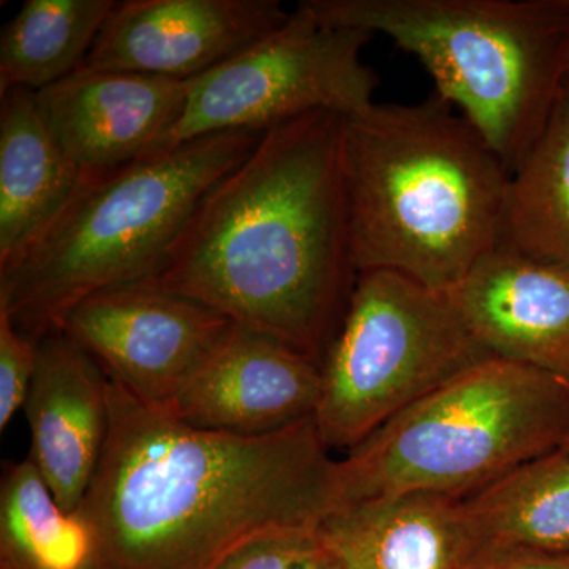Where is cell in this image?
Here are the masks:
<instances>
[{"label":"cell","mask_w":569,"mask_h":569,"mask_svg":"<svg viewBox=\"0 0 569 569\" xmlns=\"http://www.w3.org/2000/svg\"><path fill=\"white\" fill-rule=\"evenodd\" d=\"M342 508L316 417L269 436L183 425L110 380V426L77 515L91 569H208L239 542Z\"/></svg>","instance_id":"1"},{"label":"cell","mask_w":569,"mask_h":569,"mask_svg":"<svg viewBox=\"0 0 569 569\" xmlns=\"http://www.w3.org/2000/svg\"><path fill=\"white\" fill-rule=\"evenodd\" d=\"M342 114L271 127L206 194L156 287L323 362L358 269L342 170Z\"/></svg>","instance_id":"2"},{"label":"cell","mask_w":569,"mask_h":569,"mask_svg":"<svg viewBox=\"0 0 569 569\" xmlns=\"http://www.w3.org/2000/svg\"><path fill=\"white\" fill-rule=\"evenodd\" d=\"M340 149L358 274L449 291L501 246L511 173L437 92L343 116Z\"/></svg>","instance_id":"3"},{"label":"cell","mask_w":569,"mask_h":569,"mask_svg":"<svg viewBox=\"0 0 569 569\" xmlns=\"http://www.w3.org/2000/svg\"><path fill=\"white\" fill-rule=\"evenodd\" d=\"M264 132L206 134L84 179L54 227L0 271V313L39 342L88 296L159 276L206 194Z\"/></svg>","instance_id":"4"},{"label":"cell","mask_w":569,"mask_h":569,"mask_svg":"<svg viewBox=\"0 0 569 569\" xmlns=\"http://www.w3.org/2000/svg\"><path fill=\"white\" fill-rule=\"evenodd\" d=\"M321 21L383 33L429 71L509 173L569 78V0H306Z\"/></svg>","instance_id":"5"},{"label":"cell","mask_w":569,"mask_h":569,"mask_svg":"<svg viewBox=\"0 0 569 569\" xmlns=\"http://www.w3.org/2000/svg\"><path fill=\"white\" fill-rule=\"evenodd\" d=\"M568 438L569 385L489 358L347 451L339 460L342 508L411 493L462 498Z\"/></svg>","instance_id":"6"},{"label":"cell","mask_w":569,"mask_h":569,"mask_svg":"<svg viewBox=\"0 0 569 569\" xmlns=\"http://www.w3.org/2000/svg\"><path fill=\"white\" fill-rule=\"evenodd\" d=\"M489 358L448 291L397 272H361L321 362L318 433L329 449L350 451Z\"/></svg>","instance_id":"7"},{"label":"cell","mask_w":569,"mask_h":569,"mask_svg":"<svg viewBox=\"0 0 569 569\" xmlns=\"http://www.w3.org/2000/svg\"><path fill=\"white\" fill-rule=\"evenodd\" d=\"M370 33L339 28L299 3L276 31L186 81V108L156 153L206 134L264 130L316 111L350 116L373 104L378 77L362 62Z\"/></svg>","instance_id":"8"},{"label":"cell","mask_w":569,"mask_h":569,"mask_svg":"<svg viewBox=\"0 0 569 569\" xmlns=\"http://www.w3.org/2000/svg\"><path fill=\"white\" fill-rule=\"evenodd\" d=\"M234 325L198 299L141 282L88 296L61 329L138 402L171 415Z\"/></svg>","instance_id":"9"},{"label":"cell","mask_w":569,"mask_h":569,"mask_svg":"<svg viewBox=\"0 0 569 569\" xmlns=\"http://www.w3.org/2000/svg\"><path fill=\"white\" fill-rule=\"evenodd\" d=\"M288 17L277 0H126L116 3L81 67L190 81Z\"/></svg>","instance_id":"10"},{"label":"cell","mask_w":569,"mask_h":569,"mask_svg":"<svg viewBox=\"0 0 569 569\" xmlns=\"http://www.w3.org/2000/svg\"><path fill=\"white\" fill-rule=\"evenodd\" d=\"M41 121L86 179L152 156L186 108V81L80 67L32 92Z\"/></svg>","instance_id":"11"},{"label":"cell","mask_w":569,"mask_h":569,"mask_svg":"<svg viewBox=\"0 0 569 569\" xmlns=\"http://www.w3.org/2000/svg\"><path fill=\"white\" fill-rule=\"evenodd\" d=\"M321 365L282 340L234 325L176 399L170 417L212 432L260 437L316 417Z\"/></svg>","instance_id":"12"},{"label":"cell","mask_w":569,"mask_h":569,"mask_svg":"<svg viewBox=\"0 0 569 569\" xmlns=\"http://www.w3.org/2000/svg\"><path fill=\"white\" fill-rule=\"evenodd\" d=\"M29 459L59 507L77 515L99 466L110 426V378L62 329L39 340L26 397Z\"/></svg>","instance_id":"13"},{"label":"cell","mask_w":569,"mask_h":569,"mask_svg":"<svg viewBox=\"0 0 569 569\" xmlns=\"http://www.w3.org/2000/svg\"><path fill=\"white\" fill-rule=\"evenodd\" d=\"M490 355L569 385V274L498 247L448 291Z\"/></svg>","instance_id":"14"},{"label":"cell","mask_w":569,"mask_h":569,"mask_svg":"<svg viewBox=\"0 0 569 569\" xmlns=\"http://www.w3.org/2000/svg\"><path fill=\"white\" fill-rule=\"evenodd\" d=\"M0 100V271H6L54 227L86 178L48 132L32 92L13 89Z\"/></svg>","instance_id":"15"},{"label":"cell","mask_w":569,"mask_h":569,"mask_svg":"<svg viewBox=\"0 0 569 569\" xmlns=\"http://www.w3.org/2000/svg\"><path fill=\"white\" fill-rule=\"evenodd\" d=\"M460 563L479 553L569 550V452L556 449L452 501Z\"/></svg>","instance_id":"16"},{"label":"cell","mask_w":569,"mask_h":569,"mask_svg":"<svg viewBox=\"0 0 569 569\" xmlns=\"http://www.w3.org/2000/svg\"><path fill=\"white\" fill-rule=\"evenodd\" d=\"M455 498H373L332 512L318 539L343 569H460Z\"/></svg>","instance_id":"17"},{"label":"cell","mask_w":569,"mask_h":569,"mask_svg":"<svg viewBox=\"0 0 569 569\" xmlns=\"http://www.w3.org/2000/svg\"><path fill=\"white\" fill-rule=\"evenodd\" d=\"M501 247L569 274V78L537 144L511 174Z\"/></svg>","instance_id":"18"},{"label":"cell","mask_w":569,"mask_h":569,"mask_svg":"<svg viewBox=\"0 0 569 569\" xmlns=\"http://www.w3.org/2000/svg\"><path fill=\"white\" fill-rule=\"evenodd\" d=\"M114 0H26L0 33V97L39 92L77 71Z\"/></svg>","instance_id":"19"},{"label":"cell","mask_w":569,"mask_h":569,"mask_svg":"<svg viewBox=\"0 0 569 569\" xmlns=\"http://www.w3.org/2000/svg\"><path fill=\"white\" fill-rule=\"evenodd\" d=\"M0 552L3 569H91L84 520L59 507L29 458L3 466Z\"/></svg>","instance_id":"20"},{"label":"cell","mask_w":569,"mask_h":569,"mask_svg":"<svg viewBox=\"0 0 569 569\" xmlns=\"http://www.w3.org/2000/svg\"><path fill=\"white\" fill-rule=\"evenodd\" d=\"M318 546V527L272 529L239 542L208 569H291Z\"/></svg>","instance_id":"21"},{"label":"cell","mask_w":569,"mask_h":569,"mask_svg":"<svg viewBox=\"0 0 569 569\" xmlns=\"http://www.w3.org/2000/svg\"><path fill=\"white\" fill-rule=\"evenodd\" d=\"M39 342L0 313V430L24 407L37 367Z\"/></svg>","instance_id":"22"},{"label":"cell","mask_w":569,"mask_h":569,"mask_svg":"<svg viewBox=\"0 0 569 569\" xmlns=\"http://www.w3.org/2000/svg\"><path fill=\"white\" fill-rule=\"evenodd\" d=\"M460 569H569V550L563 552L509 550V552L479 553L463 560Z\"/></svg>","instance_id":"23"},{"label":"cell","mask_w":569,"mask_h":569,"mask_svg":"<svg viewBox=\"0 0 569 569\" xmlns=\"http://www.w3.org/2000/svg\"><path fill=\"white\" fill-rule=\"evenodd\" d=\"M291 569H343L339 560L332 556L323 546H318L316 550L307 553L305 559L298 561Z\"/></svg>","instance_id":"24"},{"label":"cell","mask_w":569,"mask_h":569,"mask_svg":"<svg viewBox=\"0 0 569 569\" xmlns=\"http://www.w3.org/2000/svg\"><path fill=\"white\" fill-rule=\"evenodd\" d=\"M561 449H565V451L569 452V438L567 441H565L563 447H561Z\"/></svg>","instance_id":"25"}]
</instances>
